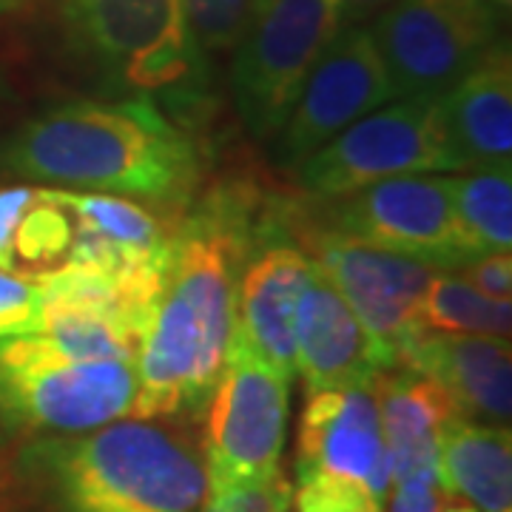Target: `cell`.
Returning a JSON list of instances; mask_svg holds the SVG:
<instances>
[{"label": "cell", "instance_id": "obj_1", "mask_svg": "<svg viewBox=\"0 0 512 512\" xmlns=\"http://www.w3.org/2000/svg\"><path fill=\"white\" fill-rule=\"evenodd\" d=\"M254 242L251 208L217 191L171 237L163 285L137 348V419L200 410L220 379L237 322V285Z\"/></svg>", "mask_w": 512, "mask_h": 512}, {"label": "cell", "instance_id": "obj_2", "mask_svg": "<svg viewBox=\"0 0 512 512\" xmlns=\"http://www.w3.org/2000/svg\"><path fill=\"white\" fill-rule=\"evenodd\" d=\"M0 174L128 200L177 202L197 183L200 157L151 97L74 100L9 131L0 140Z\"/></svg>", "mask_w": 512, "mask_h": 512}, {"label": "cell", "instance_id": "obj_3", "mask_svg": "<svg viewBox=\"0 0 512 512\" xmlns=\"http://www.w3.org/2000/svg\"><path fill=\"white\" fill-rule=\"evenodd\" d=\"M20 461L55 512H197L208 498L202 458L151 419L37 441Z\"/></svg>", "mask_w": 512, "mask_h": 512}, {"label": "cell", "instance_id": "obj_4", "mask_svg": "<svg viewBox=\"0 0 512 512\" xmlns=\"http://www.w3.org/2000/svg\"><path fill=\"white\" fill-rule=\"evenodd\" d=\"M464 160L447 131L441 94L390 100L296 165L299 185L319 200H336L407 174H453Z\"/></svg>", "mask_w": 512, "mask_h": 512}, {"label": "cell", "instance_id": "obj_5", "mask_svg": "<svg viewBox=\"0 0 512 512\" xmlns=\"http://www.w3.org/2000/svg\"><path fill=\"white\" fill-rule=\"evenodd\" d=\"M342 26L339 0L256 3L231 49V92L242 123L259 143H274L316 60Z\"/></svg>", "mask_w": 512, "mask_h": 512}, {"label": "cell", "instance_id": "obj_6", "mask_svg": "<svg viewBox=\"0 0 512 512\" xmlns=\"http://www.w3.org/2000/svg\"><path fill=\"white\" fill-rule=\"evenodd\" d=\"M291 382L234 328L205 413L208 495L254 487L279 473L291 416Z\"/></svg>", "mask_w": 512, "mask_h": 512}, {"label": "cell", "instance_id": "obj_7", "mask_svg": "<svg viewBox=\"0 0 512 512\" xmlns=\"http://www.w3.org/2000/svg\"><path fill=\"white\" fill-rule=\"evenodd\" d=\"M60 20L74 52L131 89L160 92L200 72L183 0H60Z\"/></svg>", "mask_w": 512, "mask_h": 512}, {"label": "cell", "instance_id": "obj_8", "mask_svg": "<svg viewBox=\"0 0 512 512\" xmlns=\"http://www.w3.org/2000/svg\"><path fill=\"white\" fill-rule=\"evenodd\" d=\"M367 29L396 97L441 94L501 40V12L487 0H393Z\"/></svg>", "mask_w": 512, "mask_h": 512}, {"label": "cell", "instance_id": "obj_9", "mask_svg": "<svg viewBox=\"0 0 512 512\" xmlns=\"http://www.w3.org/2000/svg\"><path fill=\"white\" fill-rule=\"evenodd\" d=\"M330 231L365 245L461 271L467 254L458 228L450 174H407L330 200Z\"/></svg>", "mask_w": 512, "mask_h": 512}, {"label": "cell", "instance_id": "obj_10", "mask_svg": "<svg viewBox=\"0 0 512 512\" xmlns=\"http://www.w3.org/2000/svg\"><path fill=\"white\" fill-rule=\"evenodd\" d=\"M390 100H399L396 86L370 29L345 23L319 55L288 123L276 134V163L296 168L350 123Z\"/></svg>", "mask_w": 512, "mask_h": 512}, {"label": "cell", "instance_id": "obj_11", "mask_svg": "<svg viewBox=\"0 0 512 512\" xmlns=\"http://www.w3.org/2000/svg\"><path fill=\"white\" fill-rule=\"evenodd\" d=\"M313 265L345 296L373 336L387 370L402 365L404 350L424 333L419 328L421 296L439 268L336 231L313 239Z\"/></svg>", "mask_w": 512, "mask_h": 512}, {"label": "cell", "instance_id": "obj_12", "mask_svg": "<svg viewBox=\"0 0 512 512\" xmlns=\"http://www.w3.org/2000/svg\"><path fill=\"white\" fill-rule=\"evenodd\" d=\"M328 476L362 484L376 498L393 487L376 384L308 390L296 439V478Z\"/></svg>", "mask_w": 512, "mask_h": 512}, {"label": "cell", "instance_id": "obj_13", "mask_svg": "<svg viewBox=\"0 0 512 512\" xmlns=\"http://www.w3.org/2000/svg\"><path fill=\"white\" fill-rule=\"evenodd\" d=\"M311 276V256L291 239L265 231L251 242L239 271L234 328L288 379L296 376V311Z\"/></svg>", "mask_w": 512, "mask_h": 512}, {"label": "cell", "instance_id": "obj_14", "mask_svg": "<svg viewBox=\"0 0 512 512\" xmlns=\"http://www.w3.org/2000/svg\"><path fill=\"white\" fill-rule=\"evenodd\" d=\"M402 365L439 384L458 419L510 427V339L424 330L404 350Z\"/></svg>", "mask_w": 512, "mask_h": 512}, {"label": "cell", "instance_id": "obj_15", "mask_svg": "<svg viewBox=\"0 0 512 512\" xmlns=\"http://www.w3.org/2000/svg\"><path fill=\"white\" fill-rule=\"evenodd\" d=\"M387 370L373 336L316 265L296 311V373L308 390L373 382Z\"/></svg>", "mask_w": 512, "mask_h": 512}, {"label": "cell", "instance_id": "obj_16", "mask_svg": "<svg viewBox=\"0 0 512 512\" xmlns=\"http://www.w3.org/2000/svg\"><path fill=\"white\" fill-rule=\"evenodd\" d=\"M447 131L464 160V171L512 168V60L507 43L487 55L441 92Z\"/></svg>", "mask_w": 512, "mask_h": 512}, {"label": "cell", "instance_id": "obj_17", "mask_svg": "<svg viewBox=\"0 0 512 512\" xmlns=\"http://www.w3.org/2000/svg\"><path fill=\"white\" fill-rule=\"evenodd\" d=\"M376 399L393 481L416 476H439L444 430L458 419L447 393L430 376L407 365L379 373Z\"/></svg>", "mask_w": 512, "mask_h": 512}, {"label": "cell", "instance_id": "obj_18", "mask_svg": "<svg viewBox=\"0 0 512 512\" xmlns=\"http://www.w3.org/2000/svg\"><path fill=\"white\" fill-rule=\"evenodd\" d=\"M439 478L478 512H512L510 427L450 421L441 439Z\"/></svg>", "mask_w": 512, "mask_h": 512}, {"label": "cell", "instance_id": "obj_19", "mask_svg": "<svg viewBox=\"0 0 512 512\" xmlns=\"http://www.w3.org/2000/svg\"><path fill=\"white\" fill-rule=\"evenodd\" d=\"M450 191L467 254L481 256L512 248V168L470 171L453 177Z\"/></svg>", "mask_w": 512, "mask_h": 512}, {"label": "cell", "instance_id": "obj_20", "mask_svg": "<svg viewBox=\"0 0 512 512\" xmlns=\"http://www.w3.org/2000/svg\"><path fill=\"white\" fill-rule=\"evenodd\" d=\"M419 328L510 339L512 302L484 296L464 276H456L453 271H436L421 296Z\"/></svg>", "mask_w": 512, "mask_h": 512}, {"label": "cell", "instance_id": "obj_21", "mask_svg": "<svg viewBox=\"0 0 512 512\" xmlns=\"http://www.w3.org/2000/svg\"><path fill=\"white\" fill-rule=\"evenodd\" d=\"M46 191L52 200L60 202L72 214V220L80 228L109 242L140 248V251H157L171 242L160 220L140 202L128 200V197L103 194V191L57 188V185H46Z\"/></svg>", "mask_w": 512, "mask_h": 512}, {"label": "cell", "instance_id": "obj_22", "mask_svg": "<svg viewBox=\"0 0 512 512\" xmlns=\"http://www.w3.org/2000/svg\"><path fill=\"white\" fill-rule=\"evenodd\" d=\"M72 239V214L49 197L46 185H35V197L26 205L15 231V245H12L15 274L40 276L60 268L69 259Z\"/></svg>", "mask_w": 512, "mask_h": 512}, {"label": "cell", "instance_id": "obj_23", "mask_svg": "<svg viewBox=\"0 0 512 512\" xmlns=\"http://www.w3.org/2000/svg\"><path fill=\"white\" fill-rule=\"evenodd\" d=\"M259 0H183L188 29L202 52H231Z\"/></svg>", "mask_w": 512, "mask_h": 512}, {"label": "cell", "instance_id": "obj_24", "mask_svg": "<svg viewBox=\"0 0 512 512\" xmlns=\"http://www.w3.org/2000/svg\"><path fill=\"white\" fill-rule=\"evenodd\" d=\"M49 319L52 302L43 274L18 276L0 271V339L43 330Z\"/></svg>", "mask_w": 512, "mask_h": 512}, {"label": "cell", "instance_id": "obj_25", "mask_svg": "<svg viewBox=\"0 0 512 512\" xmlns=\"http://www.w3.org/2000/svg\"><path fill=\"white\" fill-rule=\"evenodd\" d=\"M291 504L296 512H382L384 501L367 487L328 476L296 478Z\"/></svg>", "mask_w": 512, "mask_h": 512}, {"label": "cell", "instance_id": "obj_26", "mask_svg": "<svg viewBox=\"0 0 512 512\" xmlns=\"http://www.w3.org/2000/svg\"><path fill=\"white\" fill-rule=\"evenodd\" d=\"M382 512H478L461 495L447 490L439 476H416L393 481Z\"/></svg>", "mask_w": 512, "mask_h": 512}, {"label": "cell", "instance_id": "obj_27", "mask_svg": "<svg viewBox=\"0 0 512 512\" xmlns=\"http://www.w3.org/2000/svg\"><path fill=\"white\" fill-rule=\"evenodd\" d=\"M293 487L285 478L271 476L254 487H239L220 495H208L205 507L197 512H288L291 510Z\"/></svg>", "mask_w": 512, "mask_h": 512}, {"label": "cell", "instance_id": "obj_28", "mask_svg": "<svg viewBox=\"0 0 512 512\" xmlns=\"http://www.w3.org/2000/svg\"><path fill=\"white\" fill-rule=\"evenodd\" d=\"M464 279L490 299L498 302H510L512 299V256L510 251H493V254L476 256L473 262H467Z\"/></svg>", "mask_w": 512, "mask_h": 512}, {"label": "cell", "instance_id": "obj_29", "mask_svg": "<svg viewBox=\"0 0 512 512\" xmlns=\"http://www.w3.org/2000/svg\"><path fill=\"white\" fill-rule=\"evenodd\" d=\"M32 197H35V185L0 188V271H6V274H15V259H12L15 231H18L20 217Z\"/></svg>", "mask_w": 512, "mask_h": 512}, {"label": "cell", "instance_id": "obj_30", "mask_svg": "<svg viewBox=\"0 0 512 512\" xmlns=\"http://www.w3.org/2000/svg\"><path fill=\"white\" fill-rule=\"evenodd\" d=\"M342 3V12H345V23H362L367 15H376L382 12L387 3L393 0H339Z\"/></svg>", "mask_w": 512, "mask_h": 512}, {"label": "cell", "instance_id": "obj_31", "mask_svg": "<svg viewBox=\"0 0 512 512\" xmlns=\"http://www.w3.org/2000/svg\"><path fill=\"white\" fill-rule=\"evenodd\" d=\"M23 3H29V0H0V18H6V15H12V12H18Z\"/></svg>", "mask_w": 512, "mask_h": 512}, {"label": "cell", "instance_id": "obj_32", "mask_svg": "<svg viewBox=\"0 0 512 512\" xmlns=\"http://www.w3.org/2000/svg\"><path fill=\"white\" fill-rule=\"evenodd\" d=\"M9 97H12V86H9V77H6V72L0 69V106H3Z\"/></svg>", "mask_w": 512, "mask_h": 512}, {"label": "cell", "instance_id": "obj_33", "mask_svg": "<svg viewBox=\"0 0 512 512\" xmlns=\"http://www.w3.org/2000/svg\"><path fill=\"white\" fill-rule=\"evenodd\" d=\"M487 3H493L498 12H510L512 6V0H487Z\"/></svg>", "mask_w": 512, "mask_h": 512}]
</instances>
